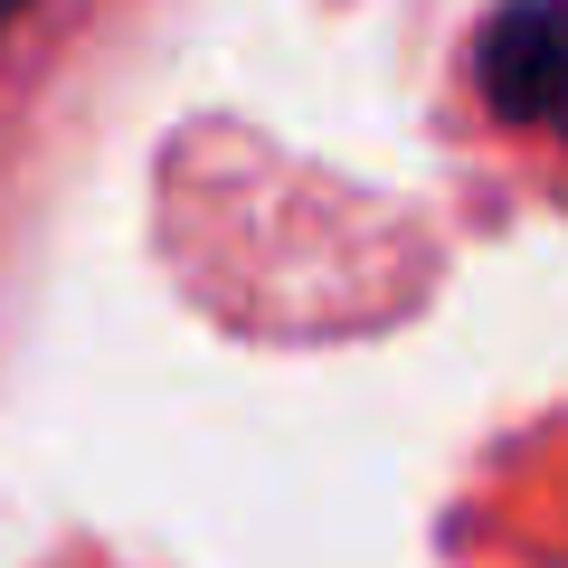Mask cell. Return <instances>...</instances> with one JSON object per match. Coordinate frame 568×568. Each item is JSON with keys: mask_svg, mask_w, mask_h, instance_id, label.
Masks as SVG:
<instances>
[{"mask_svg": "<svg viewBox=\"0 0 568 568\" xmlns=\"http://www.w3.org/2000/svg\"><path fill=\"white\" fill-rule=\"evenodd\" d=\"M474 67H484V104L503 123H549V104H559V0H503Z\"/></svg>", "mask_w": 568, "mask_h": 568, "instance_id": "6da1fadb", "label": "cell"}, {"mask_svg": "<svg viewBox=\"0 0 568 568\" xmlns=\"http://www.w3.org/2000/svg\"><path fill=\"white\" fill-rule=\"evenodd\" d=\"M0 10H10V0H0Z\"/></svg>", "mask_w": 568, "mask_h": 568, "instance_id": "7a4b0ae2", "label": "cell"}]
</instances>
